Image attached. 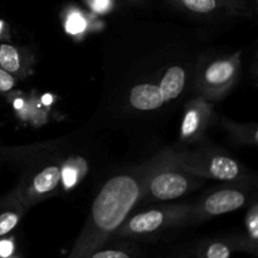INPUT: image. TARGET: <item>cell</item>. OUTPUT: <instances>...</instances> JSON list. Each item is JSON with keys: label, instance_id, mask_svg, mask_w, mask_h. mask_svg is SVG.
I'll use <instances>...</instances> for the list:
<instances>
[{"label": "cell", "instance_id": "cell-18", "mask_svg": "<svg viewBox=\"0 0 258 258\" xmlns=\"http://www.w3.org/2000/svg\"><path fill=\"white\" fill-rule=\"evenodd\" d=\"M17 85V77L0 68V93L10 92Z\"/></svg>", "mask_w": 258, "mask_h": 258}, {"label": "cell", "instance_id": "cell-13", "mask_svg": "<svg viewBox=\"0 0 258 258\" xmlns=\"http://www.w3.org/2000/svg\"><path fill=\"white\" fill-rule=\"evenodd\" d=\"M185 71L181 67L173 66V67L168 68L164 77L161 78L160 85L158 86L161 96H163L164 102L174 100L180 95L181 91L184 90V86H185Z\"/></svg>", "mask_w": 258, "mask_h": 258}, {"label": "cell", "instance_id": "cell-20", "mask_svg": "<svg viewBox=\"0 0 258 258\" xmlns=\"http://www.w3.org/2000/svg\"><path fill=\"white\" fill-rule=\"evenodd\" d=\"M0 153H2V149H0Z\"/></svg>", "mask_w": 258, "mask_h": 258}, {"label": "cell", "instance_id": "cell-11", "mask_svg": "<svg viewBox=\"0 0 258 258\" xmlns=\"http://www.w3.org/2000/svg\"><path fill=\"white\" fill-rule=\"evenodd\" d=\"M25 211L27 208L15 198L14 194L0 201V239L17 228Z\"/></svg>", "mask_w": 258, "mask_h": 258}, {"label": "cell", "instance_id": "cell-2", "mask_svg": "<svg viewBox=\"0 0 258 258\" xmlns=\"http://www.w3.org/2000/svg\"><path fill=\"white\" fill-rule=\"evenodd\" d=\"M197 176L184 170L176 153L166 151L141 169V193L139 203L168 202L181 198L198 185Z\"/></svg>", "mask_w": 258, "mask_h": 258}, {"label": "cell", "instance_id": "cell-5", "mask_svg": "<svg viewBox=\"0 0 258 258\" xmlns=\"http://www.w3.org/2000/svg\"><path fill=\"white\" fill-rule=\"evenodd\" d=\"M239 72H241L239 54L211 60L202 70L198 78L201 97L206 100H217L226 95L237 82Z\"/></svg>", "mask_w": 258, "mask_h": 258}, {"label": "cell", "instance_id": "cell-7", "mask_svg": "<svg viewBox=\"0 0 258 258\" xmlns=\"http://www.w3.org/2000/svg\"><path fill=\"white\" fill-rule=\"evenodd\" d=\"M173 7L199 18L246 17L251 14L248 0H168Z\"/></svg>", "mask_w": 258, "mask_h": 258}, {"label": "cell", "instance_id": "cell-12", "mask_svg": "<svg viewBox=\"0 0 258 258\" xmlns=\"http://www.w3.org/2000/svg\"><path fill=\"white\" fill-rule=\"evenodd\" d=\"M0 68L12 73L17 78L23 77L29 70V60L18 47L0 43Z\"/></svg>", "mask_w": 258, "mask_h": 258}, {"label": "cell", "instance_id": "cell-14", "mask_svg": "<svg viewBox=\"0 0 258 258\" xmlns=\"http://www.w3.org/2000/svg\"><path fill=\"white\" fill-rule=\"evenodd\" d=\"M238 249L237 239H212L198 247V258H231L233 251Z\"/></svg>", "mask_w": 258, "mask_h": 258}, {"label": "cell", "instance_id": "cell-10", "mask_svg": "<svg viewBox=\"0 0 258 258\" xmlns=\"http://www.w3.org/2000/svg\"><path fill=\"white\" fill-rule=\"evenodd\" d=\"M128 101L134 108L140 111L156 110L164 103L160 90L153 83H140L134 86Z\"/></svg>", "mask_w": 258, "mask_h": 258}, {"label": "cell", "instance_id": "cell-1", "mask_svg": "<svg viewBox=\"0 0 258 258\" xmlns=\"http://www.w3.org/2000/svg\"><path fill=\"white\" fill-rule=\"evenodd\" d=\"M141 169L112 176L101 188L91 207L85 227L67 258H87L105 246L139 203Z\"/></svg>", "mask_w": 258, "mask_h": 258}, {"label": "cell", "instance_id": "cell-3", "mask_svg": "<svg viewBox=\"0 0 258 258\" xmlns=\"http://www.w3.org/2000/svg\"><path fill=\"white\" fill-rule=\"evenodd\" d=\"M197 221L194 204H171L128 216L113 236L120 238H150L175 227Z\"/></svg>", "mask_w": 258, "mask_h": 258}, {"label": "cell", "instance_id": "cell-4", "mask_svg": "<svg viewBox=\"0 0 258 258\" xmlns=\"http://www.w3.org/2000/svg\"><path fill=\"white\" fill-rule=\"evenodd\" d=\"M176 160L184 170L199 179L234 181L246 174L239 161L218 151H184L176 154Z\"/></svg>", "mask_w": 258, "mask_h": 258}, {"label": "cell", "instance_id": "cell-17", "mask_svg": "<svg viewBox=\"0 0 258 258\" xmlns=\"http://www.w3.org/2000/svg\"><path fill=\"white\" fill-rule=\"evenodd\" d=\"M77 165L72 163H68L66 165H62V181L64 184V186L71 188V186L75 185L77 183Z\"/></svg>", "mask_w": 258, "mask_h": 258}, {"label": "cell", "instance_id": "cell-6", "mask_svg": "<svg viewBox=\"0 0 258 258\" xmlns=\"http://www.w3.org/2000/svg\"><path fill=\"white\" fill-rule=\"evenodd\" d=\"M60 181L62 165L59 163H48L30 173V175L19 184L13 194L28 209L38 202L53 196Z\"/></svg>", "mask_w": 258, "mask_h": 258}, {"label": "cell", "instance_id": "cell-15", "mask_svg": "<svg viewBox=\"0 0 258 258\" xmlns=\"http://www.w3.org/2000/svg\"><path fill=\"white\" fill-rule=\"evenodd\" d=\"M244 224H246V234L237 239V247L242 251L256 254L258 242V208L256 203L247 213Z\"/></svg>", "mask_w": 258, "mask_h": 258}, {"label": "cell", "instance_id": "cell-9", "mask_svg": "<svg viewBox=\"0 0 258 258\" xmlns=\"http://www.w3.org/2000/svg\"><path fill=\"white\" fill-rule=\"evenodd\" d=\"M212 116V107L206 98H196L186 105L180 127L184 143H194L203 136Z\"/></svg>", "mask_w": 258, "mask_h": 258}, {"label": "cell", "instance_id": "cell-8", "mask_svg": "<svg viewBox=\"0 0 258 258\" xmlns=\"http://www.w3.org/2000/svg\"><path fill=\"white\" fill-rule=\"evenodd\" d=\"M247 203L246 190L241 188H224L207 196L202 203L194 204L196 219H207L211 217L232 213L243 208Z\"/></svg>", "mask_w": 258, "mask_h": 258}, {"label": "cell", "instance_id": "cell-16", "mask_svg": "<svg viewBox=\"0 0 258 258\" xmlns=\"http://www.w3.org/2000/svg\"><path fill=\"white\" fill-rule=\"evenodd\" d=\"M87 258H143L136 252L121 247H103L95 249Z\"/></svg>", "mask_w": 258, "mask_h": 258}, {"label": "cell", "instance_id": "cell-19", "mask_svg": "<svg viewBox=\"0 0 258 258\" xmlns=\"http://www.w3.org/2000/svg\"><path fill=\"white\" fill-rule=\"evenodd\" d=\"M66 29L72 34H77L85 29V20L80 15H72L68 18L67 23H66Z\"/></svg>", "mask_w": 258, "mask_h": 258}]
</instances>
